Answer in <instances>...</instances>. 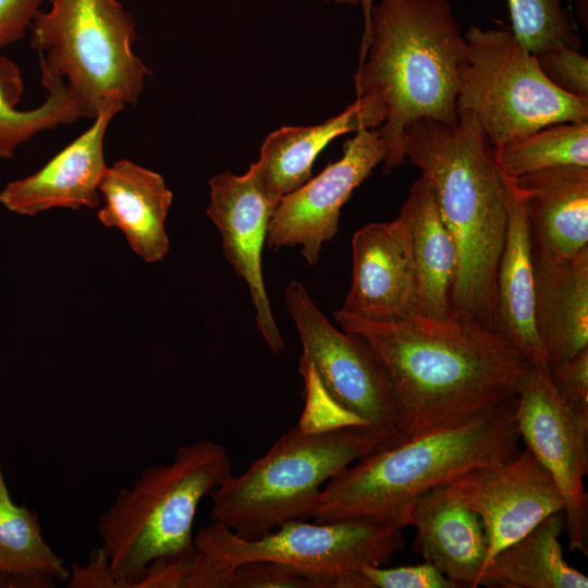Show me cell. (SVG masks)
Here are the masks:
<instances>
[{
	"instance_id": "obj_29",
	"label": "cell",
	"mask_w": 588,
	"mask_h": 588,
	"mask_svg": "<svg viewBox=\"0 0 588 588\" xmlns=\"http://www.w3.org/2000/svg\"><path fill=\"white\" fill-rule=\"evenodd\" d=\"M544 76L562 91L588 100V58L578 49L556 46L535 54Z\"/></svg>"
},
{
	"instance_id": "obj_15",
	"label": "cell",
	"mask_w": 588,
	"mask_h": 588,
	"mask_svg": "<svg viewBox=\"0 0 588 588\" xmlns=\"http://www.w3.org/2000/svg\"><path fill=\"white\" fill-rule=\"evenodd\" d=\"M123 109L110 106L99 111L84 133L38 171L9 182L0 192V204L11 212L30 217L53 208L99 207V185L108 169L105 136L113 117Z\"/></svg>"
},
{
	"instance_id": "obj_24",
	"label": "cell",
	"mask_w": 588,
	"mask_h": 588,
	"mask_svg": "<svg viewBox=\"0 0 588 588\" xmlns=\"http://www.w3.org/2000/svg\"><path fill=\"white\" fill-rule=\"evenodd\" d=\"M563 530V512L549 515L490 560L480 576L479 586L587 588L588 577L563 556L560 542Z\"/></svg>"
},
{
	"instance_id": "obj_28",
	"label": "cell",
	"mask_w": 588,
	"mask_h": 588,
	"mask_svg": "<svg viewBox=\"0 0 588 588\" xmlns=\"http://www.w3.org/2000/svg\"><path fill=\"white\" fill-rule=\"evenodd\" d=\"M564 0H506L512 32L518 41L537 54L556 46L578 49L575 32Z\"/></svg>"
},
{
	"instance_id": "obj_31",
	"label": "cell",
	"mask_w": 588,
	"mask_h": 588,
	"mask_svg": "<svg viewBox=\"0 0 588 588\" xmlns=\"http://www.w3.org/2000/svg\"><path fill=\"white\" fill-rule=\"evenodd\" d=\"M363 588H457L439 568L425 561L399 567L365 566L359 569Z\"/></svg>"
},
{
	"instance_id": "obj_37",
	"label": "cell",
	"mask_w": 588,
	"mask_h": 588,
	"mask_svg": "<svg viewBox=\"0 0 588 588\" xmlns=\"http://www.w3.org/2000/svg\"><path fill=\"white\" fill-rule=\"evenodd\" d=\"M326 2H333L338 4L360 5L363 11L371 8L373 0H322Z\"/></svg>"
},
{
	"instance_id": "obj_17",
	"label": "cell",
	"mask_w": 588,
	"mask_h": 588,
	"mask_svg": "<svg viewBox=\"0 0 588 588\" xmlns=\"http://www.w3.org/2000/svg\"><path fill=\"white\" fill-rule=\"evenodd\" d=\"M395 222L412 268L415 314L450 319L457 248L424 176L412 184Z\"/></svg>"
},
{
	"instance_id": "obj_27",
	"label": "cell",
	"mask_w": 588,
	"mask_h": 588,
	"mask_svg": "<svg viewBox=\"0 0 588 588\" xmlns=\"http://www.w3.org/2000/svg\"><path fill=\"white\" fill-rule=\"evenodd\" d=\"M493 155L511 179L558 166L588 167V121L540 127L493 148Z\"/></svg>"
},
{
	"instance_id": "obj_13",
	"label": "cell",
	"mask_w": 588,
	"mask_h": 588,
	"mask_svg": "<svg viewBox=\"0 0 588 588\" xmlns=\"http://www.w3.org/2000/svg\"><path fill=\"white\" fill-rule=\"evenodd\" d=\"M445 488L483 525L488 542L483 569L500 550L549 515L564 511L553 478L527 448L506 462L460 475Z\"/></svg>"
},
{
	"instance_id": "obj_32",
	"label": "cell",
	"mask_w": 588,
	"mask_h": 588,
	"mask_svg": "<svg viewBox=\"0 0 588 588\" xmlns=\"http://www.w3.org/2000/svg\"><path fill=\"white\" fill-rule=\"evenodd\" d=\"M231 588H318L299 571L273 561H249L234 567Z\"/></svg>"
},
{
	"instance_id": "obj_6",
	"label": "cell",
	"mask_w": 588,
	"mask_h": 588,
	"mask_svg": "<svg viewBox=\"0 0 588 588\" xmlns=\"http://www.w3.org/2000/svg\"><path fill=\"white\" fill-rule=\"evenodd\" d=\"M381 450L365 426L290 428L241 475L213 489L210 517L244 539L311 516L322 487L357 460Z\"/></svg>"
},
{
	"instance_id": "obj_19",
	"label": "cell",
	"mask_w": 588,
	"mask_h": 588,
	"mask_svg": "<svg viewBox=\"0 0 588 588\" xmlns=\"http://www.w3.org/2000/svg\"><path fill=\"white\" fill-rule=\"evenodd\" d=\"M532 264L536 331L550 365L588 346V246L571 257L532 250Z\"/></svg>"
},
{
	"instance_id": "obj_7",
	"label": "cell",
	"mask_w": 588,
	"mask_h": 588,
	"mask_svg": "<svg viewBox=\"0 0 588 588\" xmlns=\"http://www.w3.org/2000/svg\"><path fill=\"white\" fill-rule=\"evenodd\" d=\"M49 1L30 26L40 72L63 78L89 119L136 105L151 71L133 51V15L118 0Z\"/></svg>"
},
{
	"instance_id": "obj_11",
	"label": "cell",
	"mask_w": 588,
	"mask_h": 588,
	"mask_svg": "<svg viewBox=\"0 0 588 588\" xmlns=\"http://www.w3.org/2000/svg\"><path fill=\"white\" fill-rule=\"evenodd\" d=\"M514 420L525 448L549 471L564 501L569 551L588 555V416L566 405L555 392L547 363L531 365L522 381Z\"/></svg>"
},
{
	"instance_id": "obj_2",
	"label": "cell",
	"mask_w": 588,
	"mask_h": 588,
	"mask_svg": "<svg viewBox=\"0 0 588 588\" xmlns=\"http://www.w3.org/2000/svg\"><path fill=\"white\" fill-rule=\"evenodd\" d=\"M419 120L403 136L405 160L430 184L457 248L451 318L497 330V274L507 226V189L474 114Z\"/></svg>"
},
{
	"instance_id": "obj_12",
	"label": "cell",
	"mask_w": 588,
	"mask_h": 588,
	"mask_svg": "<svg viewBox=\"0 0 588 588\" xmlns=\"http://www.w3.org/2000/svg\"><path fill=\"white\" fill-rule=\"evenodd\" d=\"M385 152L378 127L356 132L339 160L279 200L269 221L267 246L273 250L297 246L310 266L317 264L323 244L338 233L342 207L382 163Z\"/></svg>"
},
{
	"instance_id": "obj_18",
	"label": "cell",
	"mask_w": 588,
	"mask_h": 588,
	"mask_svg": "<svg viewBox=\"0 0 588 588\" xmlns=\"http://www.w3.org/2000/svg\"><path fill=\"white\" fill-rule=\"evenodd\" d=\"M513 181L524 197L532 250L571 257L588 246V167H551Z\"/></svg>"
},
{
	"instance_id": "obj_4",
	"label": "cell",
	"mask_w": 588,
	"mask_h": 588,
	"mask_svg": "<svg viewBox=\"0 0 588 588\" xmlns=\"http://www.w3.org/2000/svg\"><path fill=\"white\" fill-rule=\"evenodd\" d=\"M515 403L516 396L466 421L357 460L326 482L310 517L318 523L366 517L403 529L422 494L520 451Z\"/></svg>"
},
{
	"instance_id": "obj_20",
	"label": "cell",
	"mask_w": 588,
	"mask_h": 588,
	"mask_svg": "<svg viewBox=\"0 0 588 588\" xmlns=\"http://www.w3.org/2000/svg\"><path fill=\"white\" fill-rule=\"evenodd\" d=\"M445 485L429 490L415 503L412 549L457 587L475 588L488 553L485 528L479 516L451 495Z\"/></svg>"
},
{
	"instance_id": "obj_9",
	"label": "cell",
	"mask_w": 588,
	"mask_h": 588,
	"mask_svg": "<svg viewBox=\"0 0 588 588\" xmlns=\"http://www.w3.org/2000/svg\"><path fill=\"white\" fill-rule=\"evenodd\" d=\"M201 552L232 566L273 561L313 578L318 588H359V569L384 566L405 547L402 528L366 517L326 523L286 522L257 539H244L212 522L193 540Z\"/></svg>"
},
{
	"instance_id": "obj_25",
	"label": "cell",
	"mask_w": 588,
	"mask_h": 588,
	"mask_svg": "<svg viewBox=\"0 0 588 588\" xmlns=\"http://www.w3.org/2000/svg\"><path fill=\"white\" fill-rule=\"evenodd\" d=\"M69 576L37 514L12 500L0 464V587L47 588Z\"/></svg>"
},
{
	"instance_id": "obj_1",
	"label": "cell",
	"mask_w": 588,
	"mask_h": 588,
	"mask_svg": "<svg viewBox=\"0 0 588 588\" xmlns=\"http://www.w3.org/2000/svg\"><path fill=\"white\" fill-rule=\"evenodd\" d=\"M333 316L378 358L405 440L514 399L532 365L501 332L471 322L419 314L379 322L341 309Z\"/></svg>"
},
{
	"instance_id": "obj_35",
	"label": "cell",
	"mask_w": 588,
	"mask_h": 588,
	"mask_svg": "<svg viewBox=\"0 0 588 588\" xmlns=\"http://www.w3.org/2000/svg\"><path fill=\"white\" fill-rule=\"evenodd\" d=\"M68 584L69 587L74 588H120L112 574L109 559L101 547L93 550L89 561L84 566L72 565Z\"/></svg>"
},
{
	"instance_id": "obj_26",
	"label": "cell",
	"mask_w": 588,
	"mask_h": 588,
	"mask_svg": "<svg viewBox=\"0 0 588 588\" xmlns=\"http://www.w3.org/2000/svg\"><path fill=\"white\" fill-rule=\"evenodd\" d=\"M47 90L42 105L19 110L24 94V81L17 64L0 56V158H13L17 148L38 133L87 118L65 81L41 72Z\"/></svg>"
},
{
	"instance_id": "obj_22",
	"label": "cell",
	"mask_w": 588,
	"mask_h": 588,
	"mask_svg": "<svg viewBox=\"0 0 588 588\" xmlns=\"http://www.w3.org/2000/svg\"><path fill=\"white\" fill-rule=\"evenodd\" d=\"M384 108L372 96L356 97L338 115L307 126H283L264 140L260 155L250 166L266 192L280 200L311 177L313 164L334 138L365 128L379 127Z\"/></svg>"
},
{
	"instance_id": "obj_16",
	"label": "cell",
	"mask_w": 588,
	"mask_h": 588,
	"mask_svg": "<svg viewBox=\"0 0 588 588\" xmlns=\"http://www.w3.org/2000/svg\"><path fill=\"white\" fill-rule=\"evenodd\" d=\"M352 255V283L341 310L379 322L415 314L412 268L395 220L358 229Z\"/></svg>"
},
{
	"instance_id": "obj_23",
	"label": "cell",
	"mask_w": 588,
	"mask_h": 588,
	"mask_svg": "<svg viewBox=\"0 0 588 588\" xmlns=\"http://www.w3.org/2000/svg\"><path fill=\"white\" fill-rule=\"evenodd\" d=\"M507 226L497 274V329L534 364L547 363L535 324V279L525 201L505 176ZM548 364V363H547Z\"/></svg>"
},
{
	"instance_id": "obj_10",
	"label": "cell",
	"mask_w": 588,
	"mask_h": 588,
	"mask_svg": "<svg viewBox=\"0 0 588 588\" xmlns=\"http://www.w3.org/2000/svg\"><path fill=\"white\" fill-rule=\"evenodd\" d=\"M285 305L302 343L298 371L310 370L328 399L367 427L381 450L405 441L387 377L367 342L334 327L296 280L285 289Z\"/></svg>"
},
{
	"instance_id": "obj_34",
	"label": "cell",
	"mask_w": 588,
	"mask_h": 588,
	"mask_svg": "<svg viewBox=\"0 0 588 588\" xmlns=\"http://www.w3.org/2000/svg\"><path fill=\"white\" fill-rule=\"evenodd\" d=\"M42 0H0V48L22 40Z\"/></svg>"
},
{
	"instance_id": "obj_14",
	"label": "cell",
	"mask_w": 588,
	"mask_h": 588,
	"mask_svg": "<svg viewBox=\"0 0 588 588\" xmlns=\"http://www.w3.org/2000/svg\"><path fill=\"white\" fill-rule=\"evenodd\" d=\"M207 215L218 228L224 256L248 287L257 328L274 354L284 348L262 274V248L271 215L279 203L260 183L252 166L237 175L224 171L209 182Z\"/></svg>"
},
{
	"instance_id": "obj_5",
	"label": "cell",
	"mask_w": 588,
	"mask_h": 588,
	"mask_svg": "<svg viewBox=\"0 0 588 588\" xmlns=\"http://www.w3.org/2000/svg\"><path fill=\"white\" fill-rule=\"evenodd\" d=\"M232 468L222 444L199 440L179 446L171 463L145 468L118 492L97 531L120 588H133L154 560L193 547L198 505Z\"/></svg>"
},
{
	"instance_id": "obj_3",
	"label": "cell",
	"mask_w": 588,
	"mask_h": 588,
	"mask_svg": "<svg viewBox=\"0 0 588 588\" xmlns=\"http://www.w3.org/2000/svg\"><path fill=\"white\" fill-rule=\"evenodd\" d=\"M467 42L450 0H378L364 12L356 97L384 108L378 127L387 152L382 172L406 160L403 136L419 120L455 123L461 69Z\"/></svg>"
},
{
	"instance_id": "obj_8",
	"label": "cell",
	"mask_w": 588,
	"mask_h": 588,
	"mask_svg": "<svg viewBox=\"0 0 588 588\" xmlns=\"http://www.w3.org/2000/svg\"><path fill=\"white\" fill-rule=\"evenodd\" d=\"M465 38L457 111L474 114L493 148L550 124L588 121V100L554 86L511 29L473 25Z\"/></svg>"
},
{
	"instance_id": "obj_33",
	"label": "cell",
	"mask_w": 588,
	"mask_h": 588,
	"mask_svg": "<svg viewBox=\"0 0 588 588\" xmlns=\"http://www.w3.org/2000/svg\"><path fill=\"white\" fill-rule=\"evenodd\" d=\"M549 375L560 399L588 416V346L567 359L550 364Z\"/></svg>"
},
{
	"instance_id": "obj_30",
	"label": "cell",
	"mask_w": 588,
	"mask_h": 588,
	"mask_svg": "<svg viewBox=\"0 0 588 588\" xmlns=\"http://www.w3.org/2000/svg\"><path fill=\"white\" fill-rule=\"evenodd\" d=\"M200 562L193 547L154 560L133 588H199Z\"/></svg>"
},
{
	"instance_id": "obj_21",
	"label": "cell",
	"mask_w": 588,
	"mask_h": 588,
	"mask_svg": "<svg viewBox=\"0 0 588 588\" xmlns=\"http://www.w3.org/2000/svg\"><path fill=\"white\" fill-rule=\"evenodd\" d=\"M103 200L97 218L120 230L132 250L146 262L162 260L170 242L166 219L173 193L157 172L128 159L108 167L99 185Z\"/></svg>"
},
{
	"instance_id": "obj_36",
	"label": "cell",
	"mask_w": 588,
	"mask_h": 588,
	"mask_svg": "<svg viewBox=\"0 0 588 588\" xmlns=\"http://www.w3.org/2000/svg\"><path fill=\"white\" fill-rule=\"evenodd\" d=\"M575 9L581 24L587 28L588 24V0H575Z\"/></svg>"
}]
</instances>
